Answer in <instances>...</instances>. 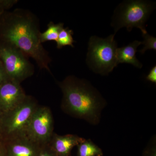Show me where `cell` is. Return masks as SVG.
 <instances>
[{
    "instance_id": "11",
    "label": "cell",
    "mask_w": 156,
    "mask_h": 156,
    "mask_svg": "<svg viewBox=\"0 0 156 156\" xmlns=\"http://www.w3.org/2000/svg\"><path fill=\"white\" fill-rule=\"evenodd\" d=\"M141 44H142V42L135 41L127 46L117 48L116 55L118 64L129 63L138 68H141L143 65L136 56L137 48Z\"/></svg>"
},
{
    "instance_id": "17",
    "label": "cell",
    "mask_w": 156,
    "mask_h": 156,
    "mask_svg": "<svg viewBox=\"0 0 156 156\" xmlns=\"http://www.w3.org/2000/svg\"><path fill=\"white\" fill-rule=\"evenodd\" d=\"M8 80H9V77L2 61L0 60V85Z\"/></svg>"
},
{
    "instance_id": "19",
    "label": "cell",
    "mask_w": 156,
    "mask_h": 156,
    "mask_svg": "<svg viewBox=\"0 0 156 156\" xmlns=\"http://www.w3.org/2000/svg\"><path fill=\"white\" fill-rule=\"evenodd\" d=\"M144 156H156V146L154 144L153 145H150L144 151Z\"/></svg>"
},
{
    "instance_id": "2",
    "label": "cell",
    "mask_w": 156,
    "mask_h": 156,
    "mask_svg": "<svg viewBox=\"0 0 156 156\" xmlns=\"http://www.w3.org/2000/svg\"><path fill=\"white\" fill-rule=\"evenodd\" d=\"M58 85L62 93L61 106L65 113L91 125L99 124L107 102L89 81L70 75Z\"/></svg>"
},
{
    "instance_id": "14",
    "label": "cell",
    "mask_w": 156,
    "mask_h": 156,
    "mask_svg": "<svg viewBox=\"0 0 156 156\" xmlns=\"http://www.w3.org/2000/svg\"><path fill=\"white\" fill-rule=\"evenodd\" d=\"M73 32L68 27L63 28L58 35V39L56 42V48L58 49H61L66 46H69L74 48L73 43L75 41L73 38Z\"/></svg>"
},
{
    "instance_id": "10",
    "label": "cell",
    "mask_w": 156,
    "mask_h": 156,
    "mask_svg": "<svg viewBox=\"0 0 156 156\" xmlns=\"http://www.w3.org/2000/svg\"><path fill=\"white\" fill-rule=\"evenodd\" d=\"M85 139L75 134L59 135L53 133L48 145L55 156H69L73 149Z\"/></svg>"
},
{
    "instance_id": "12",
    "label": "cell",
    "mask_w": 156,
    "mask_h": 156,
    "mask_svg": "<svg viewBox=\"0 0 156 156\" xmlns=\"http://www.w3.org/2000/svg\"><path fill=\"white\" fill-rule=\"evenodd\" d=\"M77 156H102L101 149L90 139H85L77 146Z\"/></svg>"
},
{
    "instance_id": "6",
    "label": "cell",
    "mask_w": 156,
    "mask_h": 156,
    "mask_svg": "<svg viewBox=\"0 0 156 156\" xmlns=\"http://www.w3.org/2000/svg\"><path fill=\"white\" fill-rule=\"evenodd\" d=\"M0 60L9 80L21 84L33 75L34 67L29 57L14 45L0 41Z\"/></svg>"
},
{
    "instance_id": "3",
    "label": "cell",
    "mask_w": 156,
    "mask_h": 156,
    "mask_svg": "<svg viewBox=\"0 0 156 156\" xmlns=\"http://www.w3.org/2000/svg\"><path fill=\"white\" fill-rule=\"evenodd\" d=\"M154 6V3L144 0L126 1L121 3L115 10L112 20L114 34L124 27L129 32L136 27L141 30L143 34H146V23Z\"/></svg>"
},
{
    "instance_id": "15",
    "label": "cell",
    "mask_w": 156,
    "mask_h": 156,
    "mask_svg": "<svg viewBox=\"0 0 156 156\" xmlns=\"http://www.w3.org/2000/svg\"><path fill=\"white\" fill-rule=\"evenodd\" d=\"M144 41L142 42V44L144 45V47L140 50L139 52L141 54H144L146 50L153 49L156 50V37L150 35L147 33L143 34Z\"/></svg>"
},
{
    "instance_id": "5",
    "label": "cell",
    "mask_w": 156,
    "mask_h": 156,
    "mask_svg": "<svg viewBox=\"0 0 156 156\" xmlns=\"http://www.w3.org/2000/svg\"><path fill=\"white\" fill-rule=\"evenodd\" d=\"M39 106L32 96L27 95L21 104L2 115L1 134L4 140L25 135L27 128L34 113Z\"/></svg>"
},
{
    "instance_id": "18",
    "label": "cell",
    "mask_w": 156,
    "mask_h": 156,
    "mask_svg": "<svg viewBox=\"0 0 156 156\" xmlns=\"http://www.w3.org/2000/svg\"><path fill=\"white\" fill-rule=\"evenodd\" d=\"M37 156H55L48 144L43 147Z\"/></svg>"
},
{
    "instance_id": "7",
    "label": "cell",
    "mask_w": 156,
    "mask_h": 156,
    "mask_svg": "<svg viewBox=\"0 0 156 156\" xmlns=\"http://www.w3.org/2000/svg\"><path fill=\"white\" fill-rule=\"evenodd\" d=\"M54 120L48 106H39L34 113L25 135L41 146L47 145L53 134Z\"/></svg>"
},
{
    "instance_id": "23",
    "label": "cell",
    "mask_w": 156,
    "mask_h": 156,
    "mask_svg": "<svg viewBox=\"0 0 156 156\" xmlns=\"http://www.w3.org/2000/svg\"><path fill=\"white\" fill-rule=\"evenodd\" d=\"M1 14H0V16H1Z\"/></svg>"
},
{
    "instance_id": "4",
    "label": "cell",
    "mask_w": 156,
    "mask_h": 156,
    "mask_svg": "<svg viewBox=\"0 0 156 156\" xmlns=\"http://www.w3.org/2000/svg\"><path fill=\"white\" fill-rule=\"evenodd\" d=\"M115 34L106 38L94 36L89 39L86 61L89 68L96 73L108 75L118 64Z\"/></svg>"
},
{
    "instance_id": "20",
    "label": "cell",
    "mask_w": 156,
    "mask_h": 156,
    "mask_svg": "<svg viewBox=\"0 0 156 156\" xmlns=\"http://www.w3.org/2000/svg\"><path fill=\"white\" fill-rule=\"evenodd\" d=\"M147 80L156 83V66H154L151 70L149 73L146 77Z\"/></svg>"
},
{
    "instance_id": "8",
    "label": "cell",
    "mask_w": 156,
    "mask_h": 156,
    "mask_svg": "<svg viewBox=\"0 0 156 156\" xmlns=\"http://www.w3.org/2000/svg\"><path fill=\"white\" fill-rule=\"evenodd\" d=\"M27 95L21 84L8 80L0 85V113L3 115L21 104Z\"/></svg>"
},
{
    "instance_id": "22",
    "label": "cell",
    "mask_w": 156,
    "mask_h": 156,
    "mask_svg": "<svg viewBox=\"0 0 156 156\" xmlns=\"http://www.w3.org/2000/svg\"><path fill=\"white\" fill-rule=\"evenodd\" d=\"M2 115H1V113H0V137H1V138H2V136H1V120H2Z\"/></svg>"
},
{
    "instance_id": "21",
    "label": "cell",
    "mask_w": 156,
    "mask_h": 156,
    "mask_svg": "<svg viewBox=\"0 0 156 156\" xmlns=\"http://www.w3.org/2000/svg\"><path fill=\"white\" fill-rule=\"evenodd\" d=\"M0 156H7L5 142L1 137H0Z\"/></svg>"
},
{
    "instance_id": "13",
    "label": "cell",
    "mask_w": 156,
    "mask_h": 156,
    "mask_svg": "<svg viewBox=\"0 0 156 156\" xmlns=\"http://www.w3.org/2000/svg\"><path fill=\"white\" fill-rule=\"evenodd\" d=\"M63 28L64 23H55L53 22H50L48 23L47 29L40 34V39L41 43L43 44L47 41H54L56 42L59 33Z\"/></svg>"
},
{
    "instance_id": "1",
    "label": "cell",
    "mask_w": 156,
    "mask_h": 156,
    "mask_svg": "<svg viewBox=\"0 0 156 156\" xmlns=\"http://www.w3.org/2000/svg\"><path fill=\"white\" fill-rule=\"evenodd\" d=\"M41 33L38 19L28 10L17 9L0 16V41L14 45L51 74V58L40 41Z\"/></svg>"
},
{
    "instance_id": "9",
    "label": "cell",
    "mask_w": 156,
    "mask_h": 156,
    "mask_svg": "<svg viewBox=\"0 0 156 156\" xmlns=\"http://www.w3.org/2000/svg\"><path fill=\"white\" fill-rule=\"evenodd\" d=\"M5 141L7 156H37L43 147L26 135Z\"/></svg>"
},
{
    "instance_id": "16",
    "label": "cell",
    "mask_w": 156,
    "mask_h": 156,
    "mask_svg": "<svg viewBox=\"0 0 156 156\" xmlns=\"http://www.w3.org/2000/svg\"><path fill=\"white\" fill-rule=\"evenodd\" d=\"M18 2L17 0H0V14L9 11Z\"/></svg>"
}]
</instances>
